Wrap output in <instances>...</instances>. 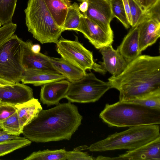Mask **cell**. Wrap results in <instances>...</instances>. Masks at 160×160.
<instances>
[{"mask_svg":"<svg viewBox=\"0 0 160 160\" xmlns=\"http://www.w3.org/2000/svg\"><path fill=\"white\" fill-rule=\"evenodd\" d=\"M78 147L72 151L67 152L66 160H93L95 158L87 152L81 151Z\"/></svg>","mask_w":160,"mask_h":160,"instance_id":"31","label":"cell"},{"mask_svg":"<svg viewBox=\"0 0 160 160\" xmlns=\"http://www.w3.org/2000/svg\"><path fill=\"white\" fill-rule=\"evenodd\" d=\"M79 1L82 2L79 6V8L80 11L82 13L85 12L88 10V3L87 0H79Z\"/></svg>","mask_w":160,"mask_h":160,"instance_id":"36","label":"cell"},{"mask_svg":"<svg viewBox=\"0 0 160 160\" xmlns=\"http://www.w3.org/2000/svg\"><path fill=\"white\" fill-rule=\"evenodd\" d=\"M99 117L110 127L159 125L160 109L119 101L106 103Z\"/></svg>","mask_w":160,"mask_h":160,"instance_id":"3","label":"cell"},{"mask_svg":"<svg viewBox=\"0 0 160 160\" xmlns=\"http://www.w3.org/2000/svg\"><path fill=\"white\" fill-rule=\"evenodd\" d=\"M31 142L25 137L0 142V157L29 145L31 143Z\"/></svg>","mask_w":160,"mask_h":160,"instance_id":"26","label":"cell"},{"mask_svg":"<svg viewBox=\"0 0 160 160\" xmlns=\"http://www.w3.org/2000/svg\"><path fill=\"white\" fill-rule=\"evenodd\" d=\"M67 152L64 149L39 150L32 153L24 160H65Z\"/></svg>","mask_w":160,"mask_h":160,"instance_id":"22","label":"cell"},{"mask_svg":"<svg viewBox=\"0 0 160 160\" xmlns=\"http://www.w3.org/2000/svg\"><path fill=\"white\" fill-rule=\"evenodd\" d=\"M160 1V0H139L138 3L145 12Z\"/></svg>","mask_w":160,"mask_h":160,"instance_id":"33","label":"cell"},{"mask_svg":"<svg viewBox=\"0 0 160 160\" xmlns=\"http://www.w3.org/2000/svg\"><path fill=\"white\" fill-rule=\"evenodd\" d=\"M31 49L33 52L38 53L40 52L41 47L40 45L38 44H33L31 46Z\"/></svg>","mask_w":160,"mask_h":160,"instance_id":"37","label":"cell"},{"mask_svg":"<svg viewBox=\"0 0 160 160\" xmlns=\"http://www.w3.org/2000/svg\"><path fill=\"white\" fill-rule=\"evenodd\" d=\"M4 85H3V84H1L0 83V87L2 86H3Z\"/></svg>","mask_w":160,"mask_h":160,"instance_id":"39","label":"cell"},{"mask_svg":"<svg viewBox=\"0 0 160 160\" xmlns=\"http://www.w3.org/2000/svg\"><path fill=\"white\" fill-rule=\"evenodd\" d=\"M2 103H1V99H0V104H1Z\"/></svg>","mask_w":160,"mask_h":160,"instance_id":"41","label":"cell"},{"mask_svg":"<svg viewBox=\"0 0 160 160\" xmlns=\"http://www.w3.org/2000/svg\"><path fill=\"white\" fill-rule=\"evenodd\" d=\"M124 9L128 19L129 23L131 26L132 24L131 18L130 8L128 0H122Z\"/></svg>","mask_w":160,"mask_h":160,"instance_id":"35","label":"cell"},{"mask_svg":"<svg viewBox=\"0 0 160 160\" xmlns=\"http://www.w3.org/2000/svg\"><path fill=\"white\" fill-rule=\"evenodd\" d=\"M1 23L0 22V27H1Z\"/></svg>","mask_w":160,"mask_h":160,"instance_id":"42","label":"cell"},{"mask_svg":"<svg viewBox=\"0 0 160 160\" xmlns=\"http://www.w3.org/2000/svg\"><path fill=\"white\" fill-rule=\"evenodd\" d=\"M49 60L53 68L70 82L81 79L86 73L62 58L50 57Z\"/></svg>","mask_w":160,"mask_h":160,"instance_id":"20","label":"cell"},{"mask_svg":"<svg viewBox=\"0 0 160 160\" xmlns=\"http://www.w3.org/2000/svg\"><path fill=\"white\" fill-rule=\"evenodd\" d=\"M119 92V101L126 102L160 89V56L140 55L119 75L108 79Z\"/></svg>","mask_w":160,"mask_h":160,"instance_id":"2","label":"cell"},{"mask_svg":"<svg viewBox=\"0 0 160 160\" xmlns=\"http://www.w3.org/2000/svg\"><path fill=\"white\" fill-rule=\"evenodd\" d=\"M16 111L15 105L2 103L0 105V122L11 116Z\"/></svg>","mask_w":160,"mask_h":160,"instance_id":"32","label":"cell"},{"mask_svg":"<svg viewBox=\"0 0 160 160\" xmlns=\"http://www.w3.org/2000/svg\"><path fill=\"white\" fill-rule=\"evenodd\" d=\"M17 28L12 22L0 27V46L9 40L14 34Z\"/></svg>","mask_w":160,"mask_h":160,"instance_id":"30","label":"cell"},{"mask_svg":"<svg viewBox=\"0 0 160 160\" xmlns=\"http://www.w3.org/2000/svg\"><path fill=\"white\" fill-rule=\"evenodd\" d=\"M0 130H2L1 129V127H0Z\"/></svg>","mask_w":160,"mask_h":160,"instance_id":"43","label":"cell"},{"mask_svg":"<svg viewBox=\"0 0 160 160\" xmlns=\"http://www.w3.org/2000/svg\"><path fill=\"white\" fill-rule=\"evenodd\" d=\"M110 160H160V136L154 140L133 150H128Z\"/></svg>","mask_w":160,"mask_h":160,"instance_id":"14","label":"cell"},{"mask_svg":"<svg viewBox=\"0 0 160 160\" xmlns=\"http://www.w3.org/2000/svg\"><path fill=\"white\" fill-rule=\"evenodd\" d=\"M26 24L33 38L42 44L56 43L62 32L44 0H28L24 10Z\"/></svg>","mask_w":160,"mask_h":160,"instance_id":"5","label":"cell"},{"mask_svg":"<svg viewBox=\"0 0 160 160\" xmlns=\"http://www.w3.org/2000/svg\"><path fill=\"white\" fill-rule=\"evenodd\" d=\"M74 40L61 37L56 44V50L62 58L85 72L92 69L95 63L92 52L79 42L75 36Z\"/></svg>","mask_w":160,"mask_h":160,"instance_id":"8","label":"cell"},{"mask_svg":"<svg viewBox=\"0 0 160 160\" xmlns=\"http://www.w3.org/2000/svg\"><path fill=\"white\" fill-rule=\"evenodd\" d=\"M160 14L152 9L145 12L138 26L139 52L156 42L160 36Z\"/></svg>","mask_w":160,"mask_h":160,"instance_id":"9","label":"cell"},{"mask_svg":"<svg viewBox=\"0 0 160 160\" xmlns=\"http://www.w3.org/2000/svg\"><path fill=\"white\" fill-rule=\"evenodd\" d=\"M160 136L159 125L132 126L92 143L88 149L91 152H99L123 149L130 150L144 145Z\"/></svg>","mask_w":160,"mask_h":160,"instance_id":"4","label":"cell"},{"mask_svg":"<svg viewBox=\"0 0 160 160\" xmlns=\"http://www.w3.org/2000/svg\"><path fill=\"white\" fill-rule=\"evenodd\" d=\"M33 44L31 41H23L22 63L24 69H38L58 72L52 66L50 57L40 52L35 53L32 51L31 48Z\"/></svg>","mask_w":160,"mask_h":160,"instance_id":"16","label":"cell"},{"mask_svg":"<svg viewBox=\"0 0 160 160\" xmlns=\"http://www.w3.org/2000/svg\"><path fill=\"white\" fill-rule=\"evenodd\" d=\"M33 98L32 89L25 84L18 82L0 87V99L2 103L16 105Z\"/></svg>","mask_w":160,"mask_h":160,"instance_id":"13","label":"cell"},{"mask_svg":"<svg viewBox=\"0 0 160 160\" xmlns=\"http://www.w3.org/2000/svg\"><path fill=\"white\" fill-rule=\"evenodd\" d=\"M18 0H0V22L1 25L11 23Z\"/></svg>","mask_w":160,"mask_h":160,"instance_id":"25","label":"cell"},{"mask_svg":"<svg viewBox=\"0 0 160 160\" xmlns=\"http://www.w3.org/2000/svg\"><path fill=\"white\" fill-rule=\"evenodd\" d=\"M117 49L128 63L141 55L138 51V25L132 28Z\"/></svg>","mask_w":160,"mask_h":160,"instance_id":"18","label":"cell"},{"mask_svg":"<svg viewBox=\"0 0 160 160\" xmlns=\"http://www.w3.org/2000/svg\"><path fill=\"white\" fill-rule=\"evenodd\" d=\"M52 16L57 24L62 28L65 21L70 0H44Z\"/></svg>","mask_w":160,"mask_h":160,"instance_id":"21","label":"cell"},{"mask_svg":"<svg viewBox=\"0 0 160 160\" xmlns=\"http://www.w3.org/2000/svg\"><path fill=\"white\" fill-rule=\"evenodd\" d=\"M131 18L132 27L137 26L144 12L139 3L135 0H128Z\"/></svg>","mask_w":160,"mask_h":160,"instance_id":"29","label":"cell"},{"mask_svg":"<svg viewBox=\"0 0 160 160\" xmlns=\"http://www.w3.org/2000/svg\"><path fill=\"white\" fill-rule=\"evenodd\" d=\"M23 41L14 34L0 46V79L12 84L21 81Z\"/></svg>","mask_w":160,"mask_h":160,"instance_id":"6","label":"cell"},{"mask_svg":"<svg viewBox=\"0 0 160 160\" xmlns=\"http://www.w3.org/2000/svg\"><path fill=\"white\" fill-rule=\"evenodd\" d=\"M82 117L71 102L42 110L23 128L22 133L31 142H45L69 140L81 124Z\"/></svg>","mask_w":160,"mask_h":160,"instance_id":"1","label":"cell"},{"mask_svg":"<svg viewBox=\"0 0 160 160\" xmlns=\"http://www.w3.org/2000/svg\"><path fill=\"white\" fill-rule=\"evenodd\" d=\"M137 2H138V1L139 0H135Z\"/></svg>","mask_w":160,"mask_h":160,"instance_id":"40","label":"cell"},{"mask_svg":"<svg viewBox=\"0 0 160 160\" xmlns=\"http://www.w3.org/2000/svg\"><path fill=\"white\" fill-rule=\"evenodd\" d=\"M15 106L22 131L23 128L32 121L42 109L38 100L34 98L28 101Z\"/></svg>","mask_w":160,"mask_h":160,"instance_id":"19","label":"cell"},{"mask_svg":"<svg viewBox=\"0 0 160 160\" xmlns=\"http://www.w3.org/2000/svg\"><path fill=\"white\" fill-rule=\"evenodd\" d=\"M87 11L82 14L95 22L107 34L113 38L110 22L114 18L112 11L110 0H87Z\"/></svg>","mask_w":160,"mask_h":160,"instance_id":"10","label":"cell"},{"mask_svg":"<svg viewBox=\"0 0 160 160\" xmlns=\"http://www.w3.org/2000/svg\"><path fill=\"white\" fill-rule=\"evenodd\" d=\"M0 83L4 85H12V84L0 79Z\"/></svg>","mask_w":160,"mask_h":160,"instance_id":"38","label":"cell"},{"mask_svg":"<svg viewBox=\"0 0 160 160\" xmlns=\"http://www.w3.org/2000/svg\"><path fill=\"white\" fill-rule=\"evenodd\" d=\"M99 51L103 62L99 64L95 63L92 69L96 72L105 74L108 72L112 76H116L123 71L128 63L118 50L113 48L112 44L102 48Z\"/></svg>","mask_w":160,"mask_h":160,"instance_id":"11","label":"cell"},{"mask_svg":"<svg viewBox=\"0 0 160 160\" xmlns=\"http://www.w3.org/2000/svg\"><path fill=\"white\" fill-rule=\"evenodd\" d=\"M70 84V82L63 79L43 85L40 91V101L48 106L58 105L65 98Z\"/></svg>","mask_w":160,"mask_h":160,"instance_id":"15","label":"cell"},{"mask_svg":"<svg viewBox=\"0 0 160 160\" xmlns=\"http://www.w3.org/2000/svg\"><path fill=\"white\" fill-rule=\"evenodd\" d=\"M82 14L78 4L75 2L71 4L68 8L64 23L62 28V32L65 30L75 31L79 25Z\"/></svg>","mask_w":160,"mask_h":160,"instance_id":"23","label":"cell"},{"mask_svg":"<svg viewBox=\"0 0 160 160\" xmlns=\"http://www.w3.org/2000/svg\"></svg>","mask_w":160,"mask_h":160,"instance_id":"44","label":"cell"},{"mask_svg":"<svg viewBox=\"0 0 160 160\" xmlns=\"http://www.w3.org/2000/svg\"><path fill=\"white\" fill-rule=\"evenodd\" d=\"M0 124L1 129L8 134L19 136L22 133L16 111L0 121Z\"/></svg>","mask_w":160,"mask_h":160,"instance_id":"27","label":"cell"},{"mask_svg":"<svg viewBox=\"0 0 160 160\" xmlns=\"http://www.w3.org/2000/svg\"><path fill=\"white\" fill-rule=\"evenodd\" d=\"M151 108L160 109V89L127 102Z\"/></svg>","mask_w":160,"mask_h":160,"instance_id":"24","label":"cell"},{"mask_svg":"<svg viewBox=\"0 0 160 160\" xmlns=\"http://www.w3.org/2000/svg\"><path fill=\"white\" fill-rule=\"evenodd\" d=\"M75 31L82 32L97 49L112 44L113 38L101 27L82 13L79 25Z\"/></svg>","mask_w":160,"mask_h":160,"instance_id":"12","label":"cell"},{"mask_svg":"<svg viewBox=\"0 0 160 160\" xmlns=\"http://www.w3.org/2000/svg\"><path fill=\"white\" fill-rule=\"evenodd\" d=\"M112 14L126 29L130 27L124 9L122 0H110Z\"/></svg>","mask_w":160,"mask_h":160,"instance_id":"28","label":"cell"},{"mask_svg":"<svg viewBox=\"0 0 160 160\" xmlns=\"http://www.w3.org/2000/svg\"><path fill=\"white\" fill-rule=\"evenodd\" d=\"M111 88L108 81L98 79L91 72H86L81 79L70 82L65 98L72 102H93Z\"/></svg>","mask_w":160,"mask_h":160,"instance_id":"7","label":"cell"},{"mask_svg":"<svg viewBox=\"0 0 160 160\" xmlns=\"http://www.w3.org/2000/svg\"><path fill=\"white\" fill-rule=\"evenodd\" d=\"M65 79L64 76L57 72L38 69H25L21 81L24 84H30L35 86H38Z\"/></svg>","mask_w":160,"mask_h":160,"instance_id":"17","label":"cell"},{"mask_svg":"<svg viewBox=\"0 0 160 160\" xmlns=\"http://www.w3.org/2000/svg\"><path fill=\"white\" fill-rule=\"evenodd\" d=\"M19 136L11 135L7 133L2 130H0V142L21 138Z\"/></svg>","mask_w":160,"mask_h":160,"instance_id":"34","label":"cell"}]
</instances>
